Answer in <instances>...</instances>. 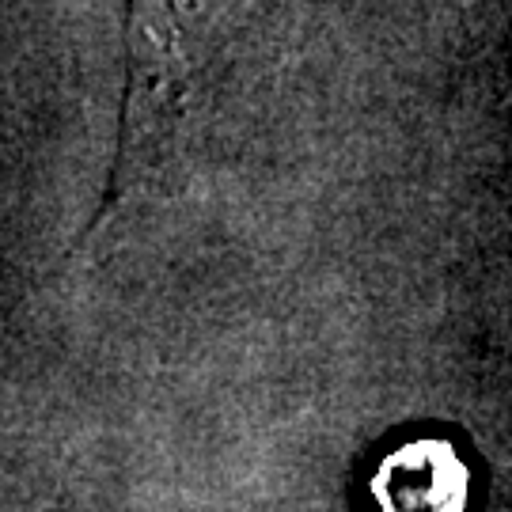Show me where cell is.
I'll list each match as a JSON object with an SVG mask.
<instances>
[{"label": "cell", "mask_w": 512, "mask_h": 512, "mask_svg": "<svg viewBox=\"0 0 512 512\" xmlns=\"http://www.w3.org/2000/svg\"><path fill=\"white\" fill-rule=\"evenodd\" d=\"M372 501L376 512H467L471 467L448 440H406L380 459Z\"/></svg>", "instance_id": "2"}, {"label": "cell", "mask_w": 512, "mask_h": 512, "mask_svg": "<svg viewBox=\"0 0 512 512\" xmlns=\"http://www.w3.org/2000/svg\"><path fill=\"white\" fill-rule=\"evenodd\" d=\"M129 84L122 110V167L114 183H129L164 164L183 126L190 80L171 0H133L129 8Z\"/></svg>", "instance_id": "1"}]
</instances>
